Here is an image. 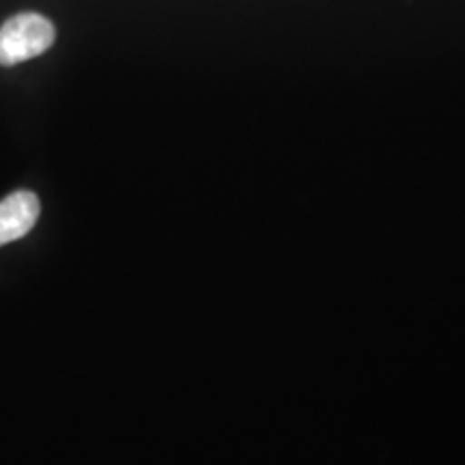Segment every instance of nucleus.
Listing matches in <instances>:
<instances>
[{
    "label": "nucleus",
    "instance_id": "nucleus-1",
    "mask_svg": "<svg viewBox=\"0 0 465 465\" xmlns=\"http://www.w3.org/2000/svg\"><path fill=\"white\" fill-rule=\"evenodd\" d=\"M56 28L42 14H17L0 26V65L14 67L52 48Z\"/></svg>",
    "mask_w": 465,
    "mask_h": 465
},
{
    "label": "nucleus",
    "instance_id": "nucleus-2",
    "mask_svg": "<svg viewBox=\"0 0 465 465\" xmlns=\"http://www.w3.org/2000/svg\"><path fill=\"white\" fill-rule=\"evenodd\" d=\"M39 212H42L39 199L28 190L14 192L7 199L0 201V246L31 232L37 224Z\"/></svg>",
    "mask_w": 465,
    "mask_h": 465
}]
</instances>
